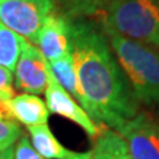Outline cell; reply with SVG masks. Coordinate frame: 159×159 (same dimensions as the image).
Here are the masks:
<instances>
[{"mask_svg":"<svg viewBox=\"0 0 159 159\" xmlns=\"http://www.w3.org/2000/svg\"><path fill=\"white\" fill-rule=\"evenodd\" d=\"M72 57L88 114L118 131L139 113L138 101L102 28L89 20L69 21Z\"/></svg>","mask_w":159,"mask_h":159,"instance_id":"cell-1","label":"cell"},{"mask_svg":"<svg viewBox=\"0 0 159 159\" xmlns=\"http://www.w3.org/2000/svg\"><path fill=\"white\" fill-rule=\"evenodd\" d=\"M101 28L137 101L159 110V53L121 36L103 21H101Z\"/></svg>","mask_w":159,"mask_h":159,"instance_id":"cell-2","label":"cell"},{"mask_svg":"<svg viewBox=\"0 0 159 159\" xmlns=\"http://www.w3.org/2000/svg\"><path fill=\"white\" fill-rule=\"evenodd\" d=\"M101 21L159 53V0H110Z\"/></svg>","mask_w":159,"mask_h":159,"instance_id":"cell-3","label":"cell"},{"mask_svg":"<svg viewBox=\"0 0 159 159\" xmlns=\"http://www.w3.org/2000/svg\"><path fill=\"white\" fill-rule=\"evenodd\" d=\"M54 6V0H0V23L34 45Z\"/></svg>","mask_w":159,"mask_h":159,"instance_id":"cell-4","label":"cell"},{"mask_svg":"<svg viewBox=\"0 0 159 159\" xmlns=\"http://www.w3.org/2000/svg\"><path fill=\"white\" fill-rule=\"evenodd\" d=\"M117 133L125 141L131 159H159V127L147 114L138 113Z\"/></svg>","mask_w":159,"mask_h":159,"instance_id":"cell-5","label":"cell"},{"mask_svg":"<svg viewBox=\"0 0 159 159\" xmlns=\"http://www.w3.org/2000/svg\"><path fill=\"white\" fill-rule=\"evenodd\" d=\"M44 93H45V98H47L45 103H47V107L49 111L74 122L89 137H92V138L98 137V134L101 133L103 126L97 127L96 122L89 117V114L84 110L82 106L80 105L76 99L60 85L57 82V80L53 77L52 73H49V80H48V84H47V88Z\"/></svg>","mask_w":159,"mask_h":159,"instance_id":"cell-6","label":"cell"},{"mask_svg":"<svg viewBox=\"0 0 159 159\" xmlns=\"http://www.w3.org/2000/svg\"><path fill=\"white\" fill-rule=\"evenodd\" d=\"M15 85L19 90L28 94L44 93L49 80V62L40 49L28 43L19 57L15 68Z\"/></svg>","mask_w":159,"mask_h":159,"instance_id":"cell-7","label":"cell"},{"mask_svg":"<svg viewBox=\"0 0 159 159\" xmlns=\"http://www.w3.org/2000/svg\"><path fill=\"white\" fill-rule=\"evenodd\" d=\"M70 19L54 11L48 16L36 39V47L48 62L72 54V41L69 32Z\"/></svg>","mask_w":159,"mask_h":159,"instance_id":"cell-8","label":"cell"},{"mask_svg":"<svg viewBox=\"0 0 159 159\" xmlns=\"http://www.w3.org/2000/svg\"><path fill=\"white\" fill-rule=\"evenodd\" d=\"M7 107L17 122L27 127L47 125L49 110L47 103L34 94L21 93L7 102Z\"/></svg>","mask_w":159,"mask_h":159,"instance_id":"cell-9","label":"cell"},{"mask_svg":"<svg viewBox=\"0 0 159 159\" xmlns=\"http://www.w3.org/2000/svg\"><path fill=\"white\" fill-rule=\"evenodd\" d=\"M49 69H51V73L53 74V77L57 80V82L88 113V102L81 90V86L78 84V78L76 74V69H74L72 54H68V56L60 58V60L49 62Z\"/></svg>","mask_w":159,"mask_h":159,"instance_id":"cell-10","label":"cell"},{"mask_svg":"<svg viewBox=\"0 0 159 159\" xmlns=\"http://www.w3.org/2000/svg\"><path fill=\"white\" fill-rule=\"evenodd\" d=\"M31 135V145L44 159H70L73 151L64 147L53 135L48 123L28 127Z\"/></svg>","mask_w":159,"mask_h":159,"instance_id":"cell-11","label":"cell"},{"mask_svg":"<svg viewBox=\"0 0 159 159\" xmlns=\"http://www.w3.org/2000/svg\"><path fill=\"white\" fill-rule=\"evenodd\" d=\"M92 154L94 159H131L123 138L117 131L106 127L96 138Z\"/></svg>","mask_w":159,"mask_h":159,"instance_id":"cell-12","label":"cell"},{"mask_svg":"<svg viewBox=\"0 0 159 159\" xmlns=\"http://www.w3.org/2000/svg\"><path fill=\"white\" fill-rule=\"evenodd\" d=\"M28 41L0 23V66L13 72Z\"/></svg>","mask_w":159,"mask_h":159,"instance_id":"cell-13","label":"cell"},{"mask_svg":"<svg viewBox=\"0 0 159 159\" xmlns=\"http://www.w3.org/2000/svg\"><path fill=\"white\" fill-rule=\"evenodd\" d=\"M110 0H57L61 13L70 20L85 19L101 12Z\"/></svg>","mask_w":159,"mask_h":159,"instance_id":"cell-14","label":"cell"},{"mask_svg":"<svg viewBox=\"0 0 159 159\" xmlns=\"http://www.w3.org/2000/svg\"><path fill=\"white\" fill-rule=\"evenodd\" d=\"M21 135L19 122L9 113L7 103L0 101V154L11 148Z\"/></svg>","mask_w":159,"mask_h":159,"instance_id":"cell-15","label":"cell"},{"mask_svg":"<svg viewBox=\"0 0 159 159\" xmlns=\"http://www.w3.org/2000/svg\"><path fill=\"white\" fill-rule=\"evenodd\" d=\"M12 154H13V159H44L33 148L28 137L25 135H21L19 138L16 145L12 148Z\"/></svg>","mask_w":159,"mask_h":159,"instance_id":"cell-16","label":"cell"},{"mask_svg":"<svg viewBox=\"0 0 159 159\" xmlns=\"http://www.w3.org/2000/svg\"><path fill=\"white\" fill-rule=\"evenodd\" d=\"M15 97L12 72L0 66V101L7 103Z\"/></svg>","mask_w":159,"mask_h":159,"instance_id":"cell-17","label":"cell"},{"mask_svg":"<svg viewBox=\"0 0 159 159\" xmlns=\"http://www.w3.org/2000/svg\"><path fill=\"white\" fill-rule=\"evenodd\" d=\"M70 159H94V158H93L92 151H88V152H74L73 151Z\"/></svg>","mask_w":159,"mask_h":159,"instance_id":"cell-18","label":"cell"},{"mask_svg":"<svg viewBox=\"0 0 159 159\" xmlns=\"http://www.w3.org/2000/svg\"><path fill=\"white\" fill-rule=\"evenodd\" d=\"M0 159H13V154H12V147L8 148L7 151H4L0 154Z\"/></svg>","mask_w":159,"mask_h":159,"instance_id":"cell-19","label":"cell"},{"mask_svg":"<svg viewBox=\"0 0 159 159\" xmlns=\"http://www.w3.org/2000/svg\"><path fill=\"white\" fill-rule=\"evenodd\" d=\"M158 127H159V122H158Z\"/></svg>","mask_w":159,"mask_h":159,"instance_id":"cell-20","label":"cell"}]
</instances>
